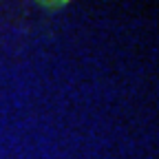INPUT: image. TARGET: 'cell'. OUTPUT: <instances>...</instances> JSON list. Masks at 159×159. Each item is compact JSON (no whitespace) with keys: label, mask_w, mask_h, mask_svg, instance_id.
<instances>
[{"label":"cell","mask_w":159,"mask_h":159,"mask_svg":"<svg viewBox=\"0 0 159 159\" xmlns=\"http://www.w3.org/2000/svg\"><path fill=\"white\" fill-rule=\"evenodd\" d=\"M38 5H42L44 9H62L69 0H35Z\"/></svg>","instance_id":"1"}]
</instances>
